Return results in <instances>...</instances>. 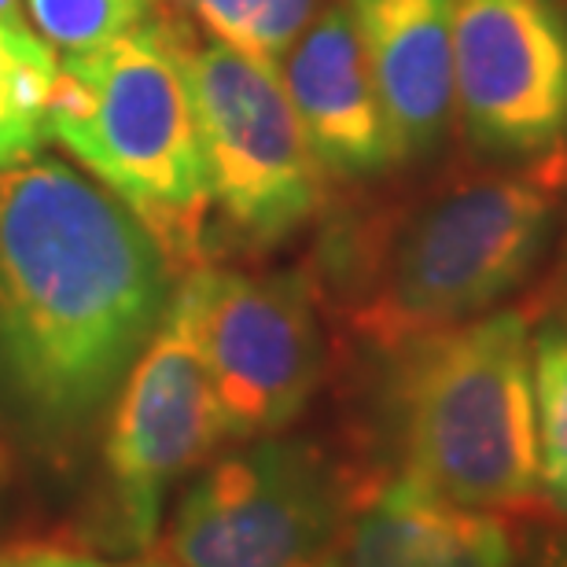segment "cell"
<instances>
[{
    "label": "cell",
    "instance_id": "1",
    "mask_svg": "<svg viewBox=\"0 0 567 567\" xmlns=\"http://www.w3.org/2000/svg\"><path fill=\"white\" fill-rule=\"evenodd\" d=\"M177 269L126 203L60 158L0 166V424L66 468L104 427Z\"/></svg>",
    "mask_w": 567,
    "mask_h": 567
},
{
    "label": "cell",
    "instance_id": "2",
    "mask_svg": "<svg viewBox=\"0 0 567 567\" xmlns=\"http://www.w3.org/2000/svg\"><path fill=\"white\" fill-rule=\"evenodd\" d=\"M553 158L524 174L453 181L383 218L339 225L310 274L321 302L332 299L388 354L502 310L557 236L567 185Z\"/></svg>",
    "mask_w": 567,
    "mask_h": 567
},
{
    "label": "cell",
    "instance_id": "3",
    "mask_svg": "<svg viewBox=\"0 0 567 567\" xmlns=\"http://www.w3.org/2000/svg\"><path fill=\"white\" fill-rule=\"evenodd\" d=\"M394 358L388 431L399 480L497 516L542 508L530 321L491 310Z\"/></svg>",
    "mask_w": 567,
    "mask_h": 567
},
{
    "label": "cell",
    "instance_id": "4",
    "mask_svg": "<svg viewBox=\"0 0 567 567\" xmlns=\"http://www.w3.org/2000/svg\"><path fill=\"white\" fill-rule=\"evenodd\" d=\"M49 141L137 214L177 277L210 262V185L169 11L89 52L60 55Z\"/></svg>",
    "mask_w": 567,
    "mask_h": 567
},
{
    "label": "cell",
    "instance_id": "5",
    "mask_svg": "<svg viewBox=\"0 0 567 567\" xmlns=\"http://www.w3.org/2000/svg\"><path fill=\"white\" fill-rule=\"evenodd\" d=\"M169 33L196 111L210 210L221 214L225 236L247 251L291 240L321 210L324 174L280 74L218 41L196 38L174 11Z\"/></svg>",
    "mask_w": 567,
    "mask_h": 567
},
{
    "label": "cell",
    "instance_id": "6",
    "mask_svg": "<svg viewBox=\"0 0 567 567\" xmlns=\"http://www.w3.org/2000/svg\"><path fill=\"white\" fill-rule=\"evenodd\" d=\"M361 491L310 439L236 442L181 491L166 557L177 567H302L336 549Z\"/></svg>",
    "mask_w": 567,
    "mask_h": 567
},
{
    "label": "cell",
    "instance_id": "7",
    "mask_svg": "<svg viewBox=\"0 0 567 567\" xmlns=\"http://www.w3.org/2000/svg\"><path fill=\"white\" fill-rule=\"evenodd\" d=\"M207 358L229 442L284 435L328 369L321 295L306 269L199 266L177 280Z\"/></svg>",
    "mask_w": 567,
    "mask_h": 567
},
{
    "label": "cell",
    "instance_id": "8",
    "mask_svg": "<svg viewBox=\"0 0 567 567\" xmlns=\"http://www.w3.org/2000/svg\"><path fill=\"white\" fill-rule=\"evenodd\" d=\"M225 424L185 291L122 380L104 435V524L122 549H152L163 505L221 446Z\"/></svg>",
    "mask_w": 567,
    "mask_h": 567
},
{
    "label": "cell",
    "instance_id": "9",
    "mask_svg": "<svg viewBox=\"0 0 567 567\" xmlns=\"http://www.w3.org/2000/svg\"><path fill=\"white\" fill-rule=\"evenodd\" d=\"M453 122L491 163L567 147V11L560 0H453Z\"/></svg>",
    "mask_w": 567,
    "mask_h": 567
},
{
    "label": "cell",
    "instance_id": "10",
    "mask_svg": "<svg viewBox=\"0 0 567 567\" xmlns=\"http://www.w3.org/2000/svg\"><path fill=\"white\" fill-rule=\"evenodd\" d=\"M280 82L324 177L377 181L402 166L343 0L317 11L284 55Z\"/></svg>",
    "mask_w": 567,
    "mask_h": 567
},
{
    "label": "cell",
    "instance_id": "11",
    "mask_svg": "<svg viewBox=\"0 0 567 567\" xmlns=\"http://www.w3.org/2000/svg\"><path fill=\"white\" fill-rule=\"evenodd\" d=\"M399 163H427L453 126V0H343Z\"/></svg>",
    "mask_w": 567,
    "mask_h": 567
},
{
    "label": "cell",
    "instance_id": "12",
    "mask_svg": "<svg viewBox=\"0 0 567 567\" xmlns=\"http://www.w3.org/2000/svg\"><path fill=\"white\" fill-rule=\"evenodd\" d=\"M508 516L446 502L410 480L365 486L347 519L343 567H516Z\"/></svg>",
    "mask_w": 567,
    "mask_h": 567
},
{
    "label": "cell",
    "instance_id": "13",
    "mask_svg": "<svg viewBox=\"0 0 567 567\" xmlns=\"http://www.w3.org/2000/svg\"><path fill=\"white\" fill-rule=\"evenodd\" d=\"M60 55L27 19H0V166L41 155Z\"/></svg>",
    "mask_w": 567,
    "mask_h": 567
},
{
    "label": "cell",
    "instance_id": "14",
    "mask_svg": "<svg viewBox=\"0 0 567 567\" xmlns=\"http://www.w3.org/2000/svg\"><path fill=\"white\" fill-rule=\"evenodd\" d=\"M169 4L196 19L210 41L280 74L284 55L328 0H169Z\"/></svg>",
    "mask_w": 567,
    "mask_h": 567
},
{
    "label": "cell",
    "instance_id": "15",
    "mask_svg": "<svg viewBox=\"0 0 567 567\" xmlns=\"http://www.w3.org/2000/svg\"><path fill=\"white\" fill-rule=\"evenodd\" d=\"M542 508L567 524V313L530 328Z\"/></svg>",
    "mask_w": 567,
    "mask_h": 567
},
{
    "label": "cell",
    "instance_id": "16",
    "mask_svg": "<svg viewBox=\"0 0 567 567\" xmlns=\"http://www.w3.org/2000/svg\"><path fill=\"white\" fill-rule=\"evenodd\" d=\"M33 30L55 52H89L144 27L158 0H27Z\"/></svg>",
    "mask_w": 567,
    "mask_h": 567
},
{
    "label": "cell",
    "instance_id": "17",
    "mask_svg": "<svg viewBox=\"0 0 567 567\" xmlns=\"http://www.w3.org/2000/svg\"><path fill=\"white\" fill-rule=\"evenodd\" d=\"M0 567H118V564H107L104 557H93L85 549L33 542V546L0 549Z\"/></svg>",
    "mask_w": 567,
    "mask_h": 567
},
{
    "label": "cell",
    "instance_id": "18",
    "mask_svg": "<svg viewBox=\"0 0 567 567\" xmlns=\"http://www.w3.org/2000/svg\"><path fill=\"white\" fill-rule=\"evenodd\" d=\"M516 567H567V524L557 519L549 527H530L519 542Z\"/></svg>",
    "mask_w": 567,
    "mask_h": 567
},
{
    "label": "cell",
    "instance_id": "19",
    "mask_svg": "<svg viewBox=\"0 0 567 567\" xmlns=\"http://www.w3.org/2000/svg\"><path fill=\"white\" fill-rule=\"evenodd\" d=\"M302 567H343V564H339V549H332V553H324V557H317V560L302 564Z\"/></svg>",
    "mask_w": 567,
    "mask_h": 567
},
{
    "label": "cell",
    "instance_id": "20",
    "mask_svg": "<svg viewBox=\"0 0 567 567\" xmlns=\"http://www.w3.org/2000/svg\"><path fill=\"white\" fill-rule=\"evenodd\" d=\"M0 19H22L19 0H0Z\"/></svg>",
    "mask_w": 567,
    "mask_h": 567
},
{
    "label": "cell",
    "instance_id": "21",
    "mask_svg": "<svg viewBox=\"0 0 567 567\" xmlns=\"http://www.w3.org/2000/svg\"><path fill=\"white\" fill-rule=\"evenodd\" d=\"M4 475H8V461H4V453H0V486H4Z\"/></svg>",
    "mask_w": 567,
    "mask_h": 567
}]
</instances>
